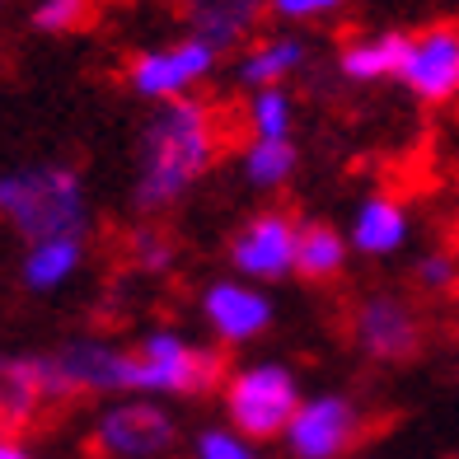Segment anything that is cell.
<instances>
[{"label":"cell","mask_w":459,"mask_h":459,"mask_svg":"<svg viewBox=\"0 0 459 459\" xmlns=\"http://www.w3.org/2000/svg\"><path fill=\"white\" fill-rule=\"evenodd\" d=\"M136 351V394L145 399H206L225 385V347L197 342L183 328L155 324L132 342Z\"/></svg>","instance_id":"3957f363"},{"label":"cell","mask_w":459,"mask_h":459,"mask_svg":"<svg viewBox=\"0 0 459 459\" xmlns=\"http://www.w3.org/2000/svg\"><path fill=\"white\" fill-rule=\"evenodd\" d=\"M403 48H408V29H380V33H361L347 38L338 48V75L347 85H399V66H403Z\"/></svg>","instance_id":"ac0fdd59"},{"label":"cell","mask_w":459,"mask_h":459,"mask_svg":"<svg viewBox=\"0 0 459 459\" xmlns=\"http://www.w3.org/2000/svg\"><path fill=\"white\" fill-rule=\"evenodd\" d=\"M300 216L286 206H263V212L244 216L235 225V235L225 244V263L235 277H248L258 286H277L286 277H296L300 258Z\"/></svg>","instance_id":"ba28073f"},{"label":"cell","mask_w":459,"mask_h":459,"mask_svg":"<svg viewBox=\"0 0 459 459\" xmlns=\"http://www.w3.org/2000/svg\"><path fill=\"white\" fill-rule=\"evenodd\" d=\"M52 370H56V389L61 403L80 399H127L136 394V351L108 342V338H71L52 347Z\"/></svg>","instance_id":"30bf717a"},{"label":"cell","mask_w":459,"mask_h":459,"mask_svg":"<svg viewBox=\"0 0 459 459\" xmlns=\"http://www.w3.org/2000/svg\"><path fill=\"white\" fill-rule=\"evenodd\" d=\"M244 127L254 141H296V94H290V85L248 94L244 99Z\"/></svg>","instance_id":"44dd1931"},{"label":"cell","mask_w":459,"mask_h":459,"mask_svg":"<svg viewBox=\"0 0 459 459\" xmlns=\"http://www.w3.org/2000/svg\"><path fill=\"white\" fill-rule=\"evenodd\" d=\"M94 0H33L29 5V29L43 38H66L90 24Z\"/></svg>","instance_id":"7402d4cb"},{"label":"cell","mask_w":459,"mask_h":459,"mask_svg":"<svg viewBox=\"0 0 459 459\" xmlns=\"http://www.w3.org/2000/svg\"><path fill=\"white\" fill-rule=\"evenodd\" d=\"M193 459H263L258 455V441H248L244 431L235 427H202L193 436Z\"/></svg>","instance_id":"484cf974"},{"label":"cell","mask_w":459,"mask_h":459,"mask_svg":"<svg viewBox=\"0 0 459 459\" xmlns=\"http://www.w3.org/2000/svg\"><path fill=\"white\" fill-rule=\"evenodd\" d=\"M197 319L212 333L216 347H254L258 338H267L277 324V300L273 286H258L248 277H212L197 290Z\"/></svg>","instance_id":"9c48e42d"},{"label":"cell","mask_w":459,"mask_h":459,"mask_svg":"<svg viewBox=\"0 0 459 459\" xmlns=\"http://www.w3.org/2000/svg\"><path fill=\"white\" fill-rule=\"evenodd\" d=\"M351 0H267V19L277 29H309L324 19H338Z\"/></svg>","instance_id":"d4e9b609"},{"label":"cell","mask_w":459,"mask_h":459,"mask_svg":"<svg viewBox=\"0 0 459 459\" xmlns=\"http://www.w3.org/2000/svg\"><path fill=\"white\" fill-rule=\"evenodd\" d=\"M5 10H10V0H0V19H5Z\"/></svg>","instance_id":"83f0119b"},{"label":"cell","mask_w":459,"mask_h":459,"mask_svg":"<svg viewBox=\"0 0 459 459\" xmlns=\"http://www.w3.org/2000/svg\"><path fill=\"white\" fill-rule=\"evenodd\" d=\"M225 151V127L212 99H178L145 113L132 151V212L160 221L216 169Z\"/></svg>","instance_id":"6da1fadb"},{"label":"cell","mask_w":459,"mask_h":459,"mask_svg":"<svg viewBox=\"0 0 459 459\" xmlns=\"http://www.w3.org/2000/svg\"><path fill=\"white\" fill-rule=\"evenodd\" d=\"M127 258L141 267V273H169L174 258H178V248H174V239L164 235L160 225L141 221L132 235H127Z\"/></svg>","instance_id":"cb8c5ba5"},{"label":"cell","mask_w":459,"mask_h":459,"mask_svg":"<svg viewBox=\"0 0 459 459\" xmlns=\"http://www.w3.org/2000/svg\"><path fill=\"white\" fill-rule=\"evenodd\" d=\"M90 263V239L85 235H48L24 244L19 254V286L29 296H56L66 290Z\"/></svg>","instance_id":"e0dca14e"},{"label":"cell","mask_w":459,"mask_h":459,"mask_svg":"<svg viewBox=\"0 0 459 459\" xmlns=\"http://www.w3.org/2000/svg\"><path fill=\"white\" fill-rule=\"evenodd\" d=\"M61 403L52 351H0V431H24Z\"/></svg>","instance_id":"4fadbf2b"},{"label":"cell","mask_w":459,"mask_h":459,"mask_svg":"<svg viewBox=\"0 0 459 459\" xmlns=\"http://www.w3.org/2000/svg\"><path fill=\"white\" fill-rule=\"evenodd\" d=\"M178 446V417L164 399H108L90 427V450L99 459H164Z\"/></svg>","instance_id":"8992f818"},{"label":"cell","mask_w":459,"mask_h":459,"mask_svg":"<svg viewBox=\"0 0 459 459\" xmlns=\"http://www.w3.org/2000/svg\"><path fill=\"white\" fill-rule=\"evenodd\" d=\"M351 263V244L347 230L328 225V221H305L300 225V258H296V277L300 281H338Z\"/></svg>","instance_id":"d6986e66"},{"label":"cell","mask_w":459,"mask_h":459,"mask_svg":"<svg viewBox=\"0 0 459 459\" xmlns=\"http://www.w3.org/2000/svg\"><path fill=\"white\" fill-rule=\"evenodd\" d=\"M235 164H239V178L254 187V193L267 197V193H281V187L296 178L300 151H296V141H254L248 136Z\"/></svg>","instance_id":"ffe728a7"},{"label":"cell","mask_w":459,"mask_h":459,"mask_svg":"<svg viewBox=\"0 0 459 459\" xmlns=\"http://www.w3.org/2000/svg\"><path fill=\"white\" fill-rule=\"evenodd\" d=\"M408 239H412V212H408L403 197L370 193V197H361L357 206H351V216H347V244H351V254L385 263L394 254H403Z\"/></svg>","instance_id":"2e32d148"},{"label":"cell","mask_w":459,"mask_h":459,"mask_svg":"<svg viewBox=\"0 0 459 459\" xmlns=\"http://www.w3.org/2000/svg\"><path fill=\"white\" fill-rule=\"evenodd\" d=\"M412 286L422 290V296H431V300L455 296L459 290V254L455 248H427V254H417Z\"/></svg>","instance_id":"603a6c76"},{"label":"cell","mask_w":459,"mask_h":459,"mask_svg":"<svg viewBox=\"0 0 459 459\" xmlns=\"http://www.w3.org/2000/svg\"><path fill=\"white\" fill-rule=\"evenodd\" d=\"M347 338L370 366H408L427 342V324L399 290H366L347 315Z\"/></svg>","instance_id":"52a82bcc"},{"label":"cell","mask_w":459,"mask_h":459,"mask_svg":"<svg viewBox=\"0 0 459 459\" xmlns=\"http://www.w3.org/2000/svg\"><path fill=\"white\" fill-rule=\"evenodd\" d=\"M94 206L80 164L24 160L0 169V225L24 244L48 235H90Z\"/></svg>","instance_id":"7a4b0ae2"},{"label":"cell","mask_w":459,"mask_h":459,"mask_svg":"<svg viewBox=\"0 0 459 459\" xmlns=\"http://www.w3.org/2000/svg\"><path fill=\"white\" fill-rule=\"evenodd\" d=\"M0 459H33L29 441L24 436H14V431H0Z\"/></svg>","instance_id":"4316f807"},{"label":"cell","mask_w":459,"mask_h":459,"mask_svg":"<svg viewBox=\"0 0 459 459\" xmlns=\"http://www.w3.org/2000/svg\"><path fill=\"white\" fill-rule=\"evenodd\" d=\"M305 403V389H300V375L290 370L277 357H258V361H239L230 366L225 385H221V408H225V422L244 431L248 441H281L290 417L300 412Z\"/></svg>","instance_id":"277c9868"},{"label":"cell","mask_w":459,"mask_h":459,"mask_svg":"<svg viewBox=\"0 0 459 459\" xmlns=\"http://www.w3.org/2000/svg\"><path fill=\"white\" fill-rule=\"evenodd\" d=\"M221 48H212L197 33H178L164 38V43L136 48L122 66V85H127L141 103H178V99H197L202 85L221 71Z\"/></svg>","instance_id":"5b68a950"},{"label":"cell","mask_w":459,"mask_h":459,"mask_svg":"<svg viewBox=\"0 0 459 459\" xmlns=\"http://www.w3.org/2000/svg\"><path fill=\"white\" fill-rule=\"evenodd\" d=\"M315 48L300 29H273L258 33L248 48L235 52V80L254 94V90H273V85H290L296 75L309 71Z\"/></svg>","instance_id":"5bb4252c"},{"label":"cell","mask_w":459,"mask_h":459,"mask_svg":"<svg viewBox=\"0 0 459 459\" xmlns=\"http://www.w3.org/2000/svg\"><path fill=\"white\" fill-rule=\"evenodd\" d=\"M399 90L427 108H446L459 99V24H427L408 33Z\"/></svg>","instance_id":"7c38bea8"},{"label":"cell","mask_w":459,"mask_h":459,"mask_svg":"<svg viewBox=\"0 0 459 459\" xmlns=\"http://www.w3.org/2000/svg\"><path fill=\"white\" fill-rule=\"evenodd\" d=\"M183 19V33L206 38L221 52H239L263 33L267 0H169Z\"/></svg>","instance_id":"9a60e30c"},{"label":"cell","mask_w":459,"mask_h":459,"mask_svg":"<svg viewBox=\"0 0 459 459\" xmlns=\"http://www.w3.org/2000/svg\"><path fill=\"white\" fill-rule=\"evenodd\" d=\"M366 436V412L351 394L324 389L305 394L300 412L290 417V427L281 436V446L290 459H347Z\"/></svg>","instance_id":"8fae6325"}]
</instances>
